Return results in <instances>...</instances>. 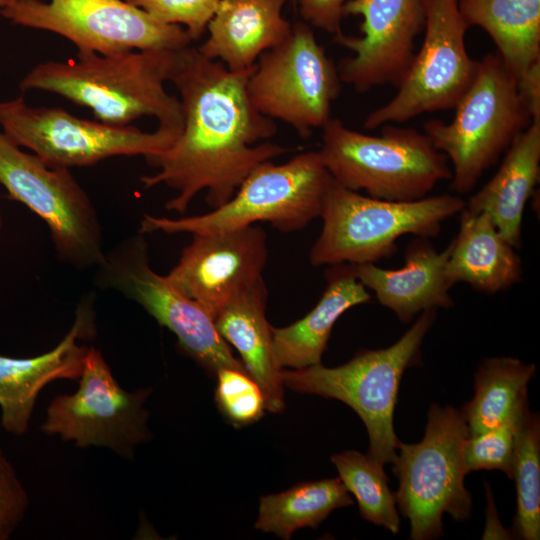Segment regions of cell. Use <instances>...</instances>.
Wrapping results in <instances>:
<instances>
[{"label": "cell", "instance_id": "6da1fadb", "mask_svg": "<svg viewBox=\"0 0 540 540\" xmlns=\"http://www.w3.org/2000/svg\"><path fill=\"white\" fill-rule=\"evenodd\" d=\"M254 66L231 71L192 45L178 51L170 82L180 94L182 130L167 150L145 157L157 172L140 178L144 189L175 190L166 210L184 214L201 191L215 209L234 196L256 166L289 152L267 141L277 132L275 121L249 98Z\"/></svg>", "mask_w": 540, "mask_h": 540}, {"label": "cell", "instance_id": "7a4b0ae2", "mask_svg": "<svg viewBox=\"0 0 540 540\" xmlns=\"http://www.w3.org/2000/svg\"><path fill=\"white\" fill-rule=\"evenodd\" d=\"M179 50L77 51L74 59L35 65L19 88L57 94L88 108L96 120L110 125L127 126L139 118L153 117L158 125L182 128L180 100L165 88Z\"/></svg>", "mask_w": 540, "mask_h": 540}, {"label": "cell", "instance_id": "3957f363", "mask_svg": "<svg viewBox=\"0 0 540 540\" xmlns=\"http://www.w3.org/2000/svg\"><path fill=\"white\" fill-rule=\"evenodd\" d=\"M437 310L420 313L394 344L364 349L343 365L328 368L321 363L301 369H282L287 388L305 394L336 399L352 408L366 426L367 455L383 466L393 463L400 440L393 417L400 382L406 369L421 361V345L436 319Z\"/></svg>", "mask_w": 540, "mask_h": 540}, {"label": "cell", "instance_id": "277c9868", "mask_svg": "<svg viewBox=\"0 0 540 540\" xmlns=\"http://www.w3.org/2000/svg\"><path fill=\"white\" fill-rule=\"evenodd\" d=\"M381 127V134L373 136L335 118L326 122L318 153L334 181L374 198L413 201L451 180L447 157L425 133L394 124Z\"/></svg>", "mask_w": 540, "mask_h": 540}, {"label": "cell", "instance_id": "5b68a950", "mask_svg": "<svg viewBox=\"0 0 540 540\" xmlns=\"http://www.w3.org/2000/svg\"><path fill=\"white\" fill-rule=\"evenodd\" d=\"M333 178L318 151L295 155L283 164L256 166L234 196L211 212L180 218L145 214L139 233H213L268 222L281 232L305 228L321 216Z\"/></svg>", "mask_w": 540, "mask_h": 540}, {"label": "cell", "instance_id": "8992f818", "mask_svg": "<svg viewBox=\"0 0 540 540\" xmlns=\"http://www.w3.org/2000/svg\"><path fill=\"white\" fill-rule=\"evenodd\" d=\"M466 201L442 194L413 201L364 196L332 181L320 218L322 230L309 252L314 266L376 263L396 251L404 235L433 238Z\"/></svg>", "mask_w": 540, "mask_h": 540}, {"label": "cell", "instance_id": "52a82bcc", "mask_svg": "<svg viewBox=\"0 0 540 540\" xmlns=\"http://www.w3.org/2000/svg\"><path fill=\"white\" fill-rule=\"evenodd\" d=\"M451 122L423 125L434 147L451 165V189L467 194L532 122L517 89L516 77L498 53L477 61L474 78L455 105Z\"/></svg>", "mask_w": 540, "mask_h": 540}, {"label": "cell", "instance_id": "ba28073f", "mask_svg": "<svg viewBox=\"0 0 540 540\" xmlns=\"http://www.w3.org/2000/svg\"><path fill=\"white\" fill-rule=\"evenodd\" d=\"M469 436L461 410L433 404L422 440L401 441L393 461L398 479L396 504L410 521V539H434L443 534L442 517L467 520L472 500L464 485L462 449Z\"/></svg>", "mask_w": 540, "mask_h": 540}, {"label": "cell", "instance_id": "9c48e42d", "mask_svg": "<svg viewBox=\"0 0 540 540\" xmlns=\"http://www.w3.org/2000/svg\"><path fill=\"white\" fill-rule=\"evenodd\" d=\"M0 126L15 145L32 151L50 167L93 166L118 156H143L167 150L182 128L151 132L79 118L61 107H34L22 96L0 102Z\"/></svg>", "mask_w": 540, "mask_h": 540}, {"label": "cell", "instance_id": "30bf717a", "mask_svg": "<svg viewBox=\"0 0 540 540\" xmlns=\"http://www.w3.org/2000/svg\"><path fill=\"white\" fill-rule=\"evenodd\" d=\"M0 185L47 224L61 262L78 270L104 262L98 212L70 169L48 166L0 133Z\"/></svg>", "mask_w": 540, "mask_h": 540}, {"label": "cell", "instance_id": "8fae6325", "mask_svg": "<svg viewBox=\"0 0 540 540\" xmlns=\"http://www.w3.org/2000/svg\"><path fill=\"white\" fill-rule=\"evenodd\" d=\"M143 235L138 232L106 252L104 262L95 269L98 287L117 291L139 304L176 336L182 352L209 373L216 374L222 368L246 372L219 334L212 316L166 275L151 268Z\"/></svg>", "mask_w": 540, "mask_h": 540}, {"label": "cell", "instance_id": "7c38bea8", "mask_svg": "<svg viewBox=\"0 0 540 540\" xmlns=\"http://www.w3.org/2000/svg\"><path fill=\"white\" fill-rule=\"evenodd\" d=\"M341 82L337 66L303 21L292 26L286 40L258 58L247 90L260 113L305 138L331 118Z\"/></svg>", "mask_w": 540, "mask_h": 540}, {"label": "cell", "instance_id": "4fadbf2b", "mask_svg": "<svg viewBox=\"0 0 540 540\" xmlns=\"http://www.w3.org/2000/svg\"><path fill=\"white\" fill-rule=\"evenodd\" d=\"M0 15L64 37L82 52L179 50L193 42L183 27L160 22L126 0H13Z\"/></svg>", "mask_w": 540, "mask_h": 540}, {"label": "cell", "instance_id": "5bb4252c", "mask_svg": "<svg viewBox=\"0 0 540 540\" xmlns=\"http://www.w3.org/2000/svg\"><path fill=\"white\" fill-rule=\"evenodd\" d=\"M425 35L397 93L364 121L367 130L406 122L423 113L452 109L471 84L477 67L466 49L470 27L459 0H422Z\"/></svg>", "mask_w": 540, "mask_h": 540}, {"label": "cell", "instance_id": "9a60e30c", "mask_svg": "<svg viewBox=\"0 0 540 540\" xmlns=\"http://www.w3.org/2000/svg\"><path fill=\"white\" fill-rule=\"evenodd\" d=\"M150 393L149 388L123 389L102 353L89 347L78 389L50 402L41 430L78 448L105 447L132 459L136 446L151 438L149 412L143 407Z\"/></svg>", "mask_w": 540, "mask_h": 540}, {"label": "cell", "instance_id": "2e32d148", "mask_svg": "<svg viewBox=\"0 0 540 540\" xmlns=\"http://www.w3.org/2000/svg\"><path fill=\"white\" fill-rule=\"evenodd\" d=\"M344 15H360L362 36L343 33L334 41L353 52L337 69L358 93L403 80L415 55L414 39L423 28L422 0H349Z\"/></svg>", "mask_w": 540, "mask_h": 540}, {"label": "cell", "instance_id": "e0dca14e", "mask_svg": "<svg viewBox=\"0 0 540 540\" xmlns=\"http://www.w3.org/2000/svg\"><path fill=\"white\" fill-rule=\"evenodd\" d=\"M192 236L166 277L214 319L227 303L263 278L267 235L253 224Z\"/></svg>", "mask_w": 540, "mask_h": 540}, {"label": "cell", "instance_id": "ac0fdd59", "mask_svg": "<svg viewBox=\"0 0 540 540\" xmlns=\"http://www.w3.org/2000/svg\"><path fill=\"white\" fill-rule=\"evenodd\" d=\"M96 334L94 297L79 302L70 330L51 350L33 357L0 355V424L9 434L22 436L41 390L59 379H79L89 347L81 340Z\"/></svg>", "mask_w": 540, "mask_h": 540}, {"label": "cell", "instance_id": "d6986e66", "mask_svg": "<svg viewBox=\"0 0 540 540\" xmlns=\"http://www.w3.org/2000/svg\"><path fill=\"white\" fill-rule=\"evenodd\" d=\"M451 244L437 251L428 238L416 237L407 246L404 265L385 269L376 263L351 264L356 278L374 292L378 302L408 323L426 310L454 305L446 276Z\"/></svg>", "mask_w": 540, "mask_h": 540}, {"label": "cell", "instance_id": "ffe728a7", "mask_svg": "<svg viewBox=\"0 0 540 540\" xmlns=\"http://www.w3.org/2000/svg\"><path fill=\"white\" fill-rule=\"evenodd\" d=\"M292 0H221L208 26L207 39L197 47L205 57L231 71L252 68L266 51L290 35L292 25L282 16Z\"/></svg>", "mask_w": 540, "mask_h": 540}, {"label": "cell", "instance_id": "44dd1931", "mask_svg": "<svg viewBox=\"0 0 540 540\" xmlns=\"http://www.w3.org/2000/svg\"><path fill=\"white\" fill-rule=\"evenodd\" d=\"M267 289L261 278L250 289L227 303L214 317L223 339L239 352L248 375L259 385L265 408L281 412L284 407L282 367L272 341V326L266 319Z\"/></svg>", "mask_w": 540, "mask_h": 540}, {"label": "cell", "instance_id": "7402d4cb", "mask_svg": "<svg viewBox=\"0 0 540 540\" xmlns=\"http://www.w3.org/2000/svg\"><path fill=\"white\" fill-rule=\"evenodd\" d=\"M539 176L540 121H536L513 140L495 175L466 201L465 208L488 214L501 235L518 249L524 209Z\"/></svg>", "mask_w": 540, "mask_h": 540}, {"label": "cell", "instance_id": "603a6c76", "mask_svg": "<svg viewBox=\"0 0 540 540\" xmlns=\"http://www.w3.org/2000/svg\"><path fill=\"white\" fill-rule=\"evenodd\" d=\"M459 214V231L450 242L446 266L449 284L464 282L477 291L494 294L519 283L522 260L490 216L466 208Z\"/></svg>", "mask_w": 540, "mask_h": 540}, {"label": "cell", "instance_id": "cb8c5ba5", "mask_svg": "<svg viewBox=\"0 0 540 540\" xmlns=\"http://www.w3.org/2000/svg\"><path fill=\"white\" fill-rule=\"evenodd\" d=\"M325 277L326 288L310 312L289 326L272 327L273 350L282 368L301 369L321 363L336 321L350 308L371 300L351 264L333 265Z\"/></svg>", "mask_w": 540, "mask_h": 540}, {"label": "cell", "instance_id": "d4e9b609", "mask_svg": "<svg viewBox=\"0 0 540 540\" xmlns=\"http://www.w3.org/2000/svg\"><path fill=\"white\" fill-rule=\"evenodd\" d=\"M459 9L489 34L516 78L540 60V0H459Z\"/></svg>", "mask_w": 540, "mask_h": 540}, {"label": "cell", "instance_id": "484cf974", "mask_svg": "<svg viewBox=\"0 0 540 540\" xmlns=\"http://www.w3.org/2000/svg\"><path fill=\"white\" fill-rule=\"evenodd\" d=\"M535 372V364L517 358L482 360L474 375V396L461 409L469 436L517 418L528 406L527 386Z\"/></svg>", "mask_w": 540, "mask_h": 540}, {"label": "cell", "instance_id": "4316f807", "mask_svg": "<svg viewBox=\"0 0 540 540\" xmlns=\"http://www.w3.org/2000/svg\"><path fill=\"white\" fill-rule=\"evenodd\" d=\"M353 499L340 478L301 482L283 492L260 498L255 528L288 540L301 528H317Z\"/></svg>", "mask_w": 540, "mask_h": 540}, {"label": "cell", "instance_id": "83f0119b", "mask_svg": "<svg viewBox=\"0 0 540 540\" xmlns=\"http://www.w3.org/2000/svg\"><path fill=\"white\" fill-rule=\"evenodd\" d=\"M527 406L518 418L512 478L515 480L517 510L513 522L515 536L524 540L540 538V421Z\"/></svg>", "mask_w": 540, "mask_h": 540}, {"label": "cell", "instance_id": "f1b7e54d", "mask_svg": "<svg viewBox=\"0 0 540 540\" xmlns=\"http://www.w3.org/2000/svg\"><path fill=\"white\" fill-rule=\"evenodd\" d=\"M331 461L342 483L355 496L361 517L397 534L400 518L395 492L388 485L384 467L355 450L334 454Z\"/></svg>", "mask_w": 540, "mask_h": 540}, {"label": "cell", "instance_id": "f546056e", "mask_svg": "<svg viewBox=\"0 0 540 540\" xmlns=\"http://www.w3.org/2000/svg\"><path fill=\"white\" fill-rule=\"evenodd\" d=\"M215 402L235 427L250 425L264 414L265 399L259 385L246 372L222 368L216 372Z\"/></svg>", "mask_w": 540, "mask_h": 540}, {"label": "cell", "instance_id": "4dcf8cb0", "mask_svg": "<svg viewBox=\"0 0 540 540\" xmlns=\"http://www.w3.org/2000/svg\"><path fill=\"white\" fill-rule=\"evenodd\" d=\"M519 416L499 427L465 439L462 457L467 474L483 469L500 470L512 478L515 431Z\"/></svg>", "mask_w": 540, "mask_h": 540}, {"label": "cell", "instance_id": "1f68e13d", "mask_svg": "<svg viewBox=\"0 0 540 540\" xmlns=\"http://www.w3.org/2000/svg\"><path fill=\"white\" fill-rule=\"evenodd\" d=\"M153 18L170 25H179L192 41L207 30L221 0H126Z\"/></svg>", "mask_w": 540, "mask_h": 540}, {"label": "cell", "instance_id": "d6a6232c", "mask_svg": "<svg viewBox=\"0 0 540 540\" xmlns=\"http://www.w3.org/2000/svg\"><path fill=\"white\" fill-rule=\"evenodd\" d=\"M29 496L17 472L0 447V540L11 538L23 521Z\"/></svg>", "mask_w": 540, "mask_h": 540}, {"label": "cell", "instance_id": "836d02e7", "mask_svg": "<svg viewBox=\"0 0 540 540\" xmlns=\"http://www.w3.org/2000/svg\"><path fill=\"white\" fill-rule=\"evenodd\" d=\"M349 0H299V12L304 22L311 27L331 34L342 33L343 8Z\"/></svg>", "mask_w": 540, "mask_h": 540}, {"label": "cell", "instance_id": "e575fe53", "mask_svg": "<svg viewBox=\"0 0 540 540\" xmlns=\"http://www.w3.org/2000/svg\"><path fill=\"white\" fill-rule=\"evenodd\" d=\"M520 99L532 119L540 121V60L516 78Z\"/></svg>", "mask_w": 540, "mask_h": 540}, {"label": "cell", "instance_id": "d590c367", "mask_svg": "<svg viewBox=\"0 0 540 540\" xmlns=\"http://www.w3.org/2000/svg\"><path fill=\"white\" fill-rule=\"evenodd\" d=\"M13 0H0V9L9 5Z\"/></svg>", "mask_w": 540, "mask_h": 540}, {"label": "cell", "instance_id": "8d00e7d4", "mask_svg": "<svg viewBox=\"0 0 540 540\" xmlns=\"http://www.w3.org/2000/svg\"><path fill=\"white\" fill-rule=\"evenodd\" d=\"M2 228H3V214H2V211H1V208H0V235H1V232H2Z\"/></svg>", "mask_w": 540, "mask_h": 540}, {"label": "cell", "instance_id": "74e56055", "mask_svg": "<svg viewBox=\"0 0 540 540\" xmlns=\"http://www.w3.org/2000/svg\"><path fill=\"white\" fill-rule=\"evenodd\" d=\"M299 0H292V2L297 3Z\"/></svg>", "mask_w": 540, "mask_h": 540}]
</instances>
